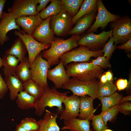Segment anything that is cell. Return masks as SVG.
<instances>
[{
    "label": "cell",
    "mask_w": 131,
    "mask_h": 131,
    "mask_svg": "<svg viewBox=\"0 0 131 131\" xmlns=\"http://www.w3.org/2000/svg\"><path fill=\"white\" fill-rule=\"evenodd\" d=\"M131 101V95H129L123 97L120 100L119 104L123 102Z\"/></svg>",
    "instance_id": "cell-46"
},
{
    "label": "cell",
    "mask_w": 131,
    "mask_h": 131,
    "mask_svg": "<svg viewBox=\"0 0 131 131\" xmlns=\"http://www.w3.org/2000/svg\"><path fill=\"white\" fill-rule=\"evenodd\" d=\"M16 19L12 17L8 12H3L0 22V44L2 45L9 39L7 35L10 31L14 29L21 30L16 24Z\"/></svg>",
    "instance_id": "cell-16"
},
{
    "label": "cell",
    "mask_w": 131,
    "mask_h": 131,
    "mask_svg": "<svg viewBox=\"0 0 131 131\" xmlns=\"http://www.w3.org/2000/svg\"><path fill=\"white\" fill-rule=\"evenodd\" d=\"M39 5L36 7V10L38 13L44 9L48 3L51 1L50 0H37Z\"/></svg>",
    "instance_id": "cell-41"
},
{
    "label": "cell",
    "mask_w": 131,
    "mask_h": 131,
    "mask_svg": "<svg viewBox=\"0 0 131 131\" xmlns=\"http://www.w3.org/2000/svg\"><path fill=\"white\" fill-rule=\"evenodd\" d=\"M99 82L97 80L83 81L72 78L62 88L70 90L73 95L79 97L88 96L94 99L98 98Z\"/></svg>",
    "instance_id": "cell-4"
},
{
    "label": "cell",
    "mask_w": 131,
    "mask_h": 131,
    "mask_svg": "<svg viewBox=\"0 0 131 131\" xmlns=\"http://www.w3.org/2000/svg\"><path fill=\"white\" fill-rule=\"evenodd\" d=\"M97 0H83L81 8L77 14L72 19V25L83 16L88 14L92 11L97 9Z\"/></svg>",
    "instance_id": "cell-27"
},
{
    "label": "cell",
    "mask_w": 131,
    "mask_h": 131,
    "mask_svg": "<svg viewBox=\"0 0 131 131\" xmlns=\"http://www.w3.org/2000/svg\"><path fill=\"white\" fill-rule=\"evenodd\" d=\"M105 74L106 76L108 81H113V74L110 71L108 70L106 72Z\"/></svg>",
    "instance_id": "cell-45"
},
{
    "label": "cell",
    "mask_w": 131,
    "mask_h": 131,
    "mask_svg": "<svg viewBox=\"0 0 131 131\" xmlns=\"http://www.w3.org/2000/svg\"><path fill=\"white\" fill-rule=\"evenodd\" d=\"M117 90L116 86L112 81H107L103 83L99 82L98 91V97H102L109 96L116 92Z\"/></svg>",
    "instance_id": "cell-31"
},
{
    "label": "cell",
    "mask_w": 131,
    "mask_h": 131,
    "mask_svg": "<svg viewBox=\"0 0 131 131\" xmlns=\"http://www.w3.org/2000/svg\"><path fill=\"white\" fill-rule=\"evenodd\" d=\"M119 112L125 115L130 114L131 111V103L129 101L122 102L118 106Z\"/></svg>",
    "instance_id": "cell-38"
},
{
    "label": "cell",
    "mask_w": 131,
    "mask_h": 131,
    "mask_svg": "<svg viewBox=\"0 0 131 131\" xmlns=\"http://www.w3.org/2000/svg\"><path fill=\"white\" fill-rule=\"evenodd\" d=\"M91 120L92 121L91 125L94 131H104L108 127L105 123L100 114L94 115Z\"/></svg>",
    "instance_id": "cell-34"
},
{
    "label": "cell",
    "mask_w": 131,
    "mask_h": 131,
    "mask_svg": "<svg viewBox=\"0 0 131 131\" xmlns=\"http://www.w3.org/2000/svg\"><path fill=\"white\" fill-rule=\"evenodd\" d=\"M51 66L48 61L43 58L41 53L37 56L30 66L32 79L44 89L48 86L47 74Z\"/></svg>",
    "instance_id": "cell-7"
},
{
    "label": "cell",
    "mask_w": 131,
    "mask_h": 131,
    "mask_svg": "<svg viewBox=\"0 0 131 131\" xmlns=\"http://www.w3.org/2000/svg\"><path fill=\"white\" fill-rule=\"evenodd\" d=\"M5 75L4 81L10 90L9 96L12 101L15 100L18 93L24 90L23 83L17 77L16 74L12 75L6 73Z\"/></svg>",
    "instance_id": "cell-20"
},
{
    "label": "cell",
    "mask_w": 131,
    "mask_h": 131,
    "mask_svg": "<svg viewBox=\"0 0 131 131\" xmlns=\"http://www.w3.org/2000/svg\"><path fill=\"white\" fill-rule=\"evenodd\" d=\"M63 9L60 0H52L49 5L39 14L41 19L44 20L50 16L57 15Z\"/></svg>",
    "instance_id": "cell-25"
},
{
    "label": "cell",
    "mask_w": 131,
    "mask_h": 131,
    "mask_svg": "<svg viewBox=\"0 0 131 131\" xmlns=\"http://www.w3.org/2000/svg\"><path fill=\"white\" fill-rule=\"evenodd\" d=\"M63 131H70L68 130H65Z\"/></svg>",
    "instance_id": "cell-52"
},
{
    "label": "cell",
    "mask_w": 131,
    "mask_h": 131,
    "mask_svg": "<svg viewBox=\"0 0 131 131\" xmlns=\"http://www.w3.org/2000/svg\"><path fill=\"white\" fill-rule=\"evenodd\" d=\"M38 14L36 15L23 16L16 19V24L26 33L32 35L42 21Z\"/></svg>",
    "instance_id": "cell-17"
},
{
    "label": "cell",
    "mask_w": 131,
    "mask_h": 131,
    "mask_svg": "<svg viewBox=\"0 0 131 131\" xmlns=\"http://www.w3.org/2000/svg\"><path fill=\"white\" fill-rule=\"evenodd\" d=\"M52 16L42 20L33 32L32 36L41 43L50 45L54 39V33L51 28L50 22Z\"/></svg>",
    "instance_id": "cell-13"
},
{
    "label": "cell",
    "mask_w": 131,
    "mask_h": 131,
    "mask_svg": "<svg viewBox=\"0 0 131 131\" xmlns=\"http://www.w3.org/2000/svg\"><path fill=\"white\" fill-rule=\"evenodd\" d=\"M15 73L17 77L23 83L32 79V74L28 58L25 57L24 59L18 65Z\"/></svg>",
    "instance_id": "cell-26"
},
{
    "label": "cell",
    "mask_w": 131,
    "mask_h": 131,
    "mask_svg": "<svg viewBox=\"0 0 131 131\" xmlns=\"http://www.w3.org/2000/svg\"><path fill=\"white\" fill-rule=\"evenodd\" d=\"M2 60V66L4 67L3 69L4 73L15 74L16 70L19 61V60L13 55L5 54Z\"/></svg>",
    "instance_id": "cell-28"
},
{
    "label": "cell",
    "mask_w": 131,
    "mask_h": 131,
    "mask_svg": "<svg viewBox=\"0 0 131 131\" xmlns=\"http://www.w3.org/2000/svg\"><path fill=\"white\" fill-rule=\"evenodd\" d=\"M112 36L115 45L122 43L131 38V19L126 16L111 22Z\"/></svg>",
    "instance_id": "cell-6"
},
{
    "label": "cell",
    "mask_w": 131,
    "mask_h": 131,
    "mask_svg": "<svg viewBox=\"0 0 131 131\" xmlns=\"http://www.w3.org/2000/svg\"><path fill=\"white\" fill-rule=\"evenodd\" d=\"M119 104L116 105L105 110L102 111L100 114L105 124L107 125L108 121H112L119 112Z\"/></svg>",
    "instance_id": "cell-32"
},
{
    "label": "cell",
    "mask_w": 131,
    "mask_h": 131,
    "mask_svg": "<svg viewBox=\"0 0 131 131\" xmlns=\"http://www.w3.org/2000/svg\"><path fill=\"white\" fill-rule=\"evenodd\" d=\"M15 131H28L23 127L22 126L19 124L16 125Z\"/></svg>",
    "instance_id": "cell-48"
},
{
    "label": "cell",
    "mask_w": 131,
    "mask_h": 131,
    "mask_svg": "<svg viewBox=\"0 0 131 131\" xmlns=\"http://www.w3.org/2000/svg\"><path fill=\"white\" fill-rule=\"evenodd\" d=\"M58 114L46 110L43 119L39 120V127L37 131H60L56 122Z\"/></svg>",
    "instance_id": "cell-19"
},
{
    "label": "cell",
    "mask_w": 131,
    "mask_h": 131,
    "mask_svg": "<svg viewBox=\"0 0 131 131\" xmlns=\"http://www.w3.org/2000/svg\"><path fill=\"white\" fill-rule=\"evenodd\" d=\"M6 1V0H0V22L4 12L3 8Z\"/></svg>",
    "instance_id": "cell-44"
},
{
    "label": "cell",
    "mask_w": 131,
    "mask_h": 131,
    "mask_svg": "<svg viewBox=\"0 0 131 131\" xmlns=\"http://www.w3.org/2000/svg\"><path fill=\"white\" fill-rule=\"evenodd\" d=\"M64 66L62 61L60 60L57 66L53 69L48 70L47 78L53 83L56 88H62L63 85L70 79Z\"/></svg>",
    "instance_id": "cell-15"
},
{
    "label": "cell",
    "mask_w": 131,
    "mask_h": 131,
    "mask_svg": "<svg viewBox=\"0 0 131 131\" xmlns=\"http://www.w3.org/2000/svg\"><path fill=\"white\" fill-rule=\"evenodd\" d=\"M131 74L129 75V81L128 82V84L126 88L127 92L129 93L131 91Z\"/></svg>",
    "instance_id": "cell-49"
},
{
    "label": "cell",
    "mask_w": 131,
    "mask_h": 131,
    "mask_svg": "<svg viewBox=\"0 0 131 131\" xmlns=\"http://www.w3.org/2000/svg\"><path fill=\"white\" fill-rule=\"evenodd\" d=\"M123 97L122 94L116 92L108 96L98 97V98L102 104V111L119 104Z\"/></svg>",
    "instance_id": "cell-30"
},
{
    "label": "cell",
    "mask_w": 131,
    "mask_h": 131,
    "mask_svg": "<svg viewBox=\"0 0 131 131\" xmlns=\"http://www.w3.org/2000/svg\"><path fill=\"white\" fill-rule=\"evenodd\" d=\"M104 131H113L107 128Z\"/></svg>",
    "instance_id": "cell-51"
},
{
    "label": "cell",
    "mask_w": 131,
    "mask_h": 131,
    "mask_svg": "<svg viewBox=\"0 0 131 131\" xmlns=\"http://www.w3.org/2000/svg\"><path fill=\"white\" fill-rule=\"evenodd\" d=\"M69 91L62 93L55 88H50L49 87L45 89L44 92L35 104V114L41 116L45 112L46 107H56L57 113L61 114L64 109L62 105L63 101L67 96Z\"/></svg>",
    "instance_id": "cell-2"
},
{
    "label": "cell",
    "mask_w": 131,
    "mask_h": 131,
    "mask_svg": "<svg viewBox=\"0 0 131 131\" xmlns=\"http://www.w3.org/2000/svg\"><path fill=\"white\" fill-rule=\"evenodd\" d=\"M80 108L78 119L91 120L96 109L93 106L94 99L88 96L80 97Z\"/></svg>",
    "instance_id": "cell-18"
},
{
    "label": "cell",
    "mask_w": 131,
    "mask_h": 131,
    "mask_svg": "<svg viewBox=\"0 0 131 131\" xmlns=\"http://www.w3.org/2000/svg\"><path fill=\"white\" fill-rule=\"evenodd\" d=\"M14 33L20 39L24 44L28 52V62L30 66L41 51L47 49L50 46V45L39 42L34 39L32 35L28 34L22 30L15 31Z\"/></svg>",
    "instance_id": "cell-9"
},
{
    "label": "cell",
    "mask_w": 131,
    "mask_h": 131,
    "mask_svg": "<svg viewBox=\"0 0 131 131\" xmlns=\"http://www.w3.org/2000/svg\"><path fill=\"white\" fill-rule=\"evenodd\" d=\"M81 38L79 35H73L66 40L57 38L50 43L49 49L44 50L41 54L51 66L58 64L60 57L63 54L77 47V42Z\"/></svg>",
    "instance_id": "cell-1"
},
{
    "label": "cell",
    "mask_w": 131,
    "mask_h": 131,
    "mask_svg": "<svg viewBox=\"0 0 131 131\" xmlns=\"http://www.w3.org/2000/svg\"><path fill=\"white\" fill-rule=\"evenodd\" d=\"M37 3V0H15L8 8V12L16 19L23 16L36 15L38 14L36 10Z\"/></svg>",
    "instance_id": "cell-10"
},
{
    "label": "cell",
    "mask_w": 131,
    "mask_h": 131,
    "mask_svg": "<svg viewBox=\"0 0 131 131\" xmlns=\"http://www.w3.org/2000/svg\"><path fill=\"white\" fill-rule=\"evenodd\" d=\"M116 48L119 49H124L129 51H131V38L124 44L117 46Z\"/></svg>",
    "instance_id": "cell-42"
},
{
    "label": "cell",
    "mask_w": 131,
    "mask_h": 131,
    "mask_svg": "<svg viewBox=\"0 0 131 131\" xmlns=\"http://www.w3.org/2000/svg\"><path fill=\"white\" fill-rule=\"evenodd\" d=\"M16 99V102L18 107L23 110L34 108L37 100L34 97L24 90L18 93Z\"/></svg>",
    "instance_id": "cell-24"
},
{
    "label": "cell",
    "mask_w": 131,
    "mask_h": 131,
    "mask_svg": "<svg viewBox=\"0 0 131 131\" xmlns=\"http://www.w3.org/2000/svg\"><path fill=\"white\" fill-rule=\"evenodd\" d=\"M70 77L83 81H88L100 78L103 69L91 62H73L65 66Z\"/></svg>",
    "instance_id": "cell-3"
},
{
    "label": "cell",
    "mask_w": 131,
    "mask_h": 131,
    "mask_svg": "<svg viewBox=\"0 0 131 131\" xmlns=\"http://www.w3.org/2000/svg\"><path fill=\"white\" fill-rule=\"evenodd\" d=\"M100 78V82L101 83H105L108 81L106 76L105 73L101 75Z\"/></svg>",
    "instance_id": "cell-47"
},
{
    "label": "cell",
    "mask_w": 131,
    "mask_h": 131,
    "mask_svg": "<svg viewBox=\"0 0 131 131\" xmlns=\"http://www.w3.org/2000/svg\"><path fill=\"white\" fill-rule=\"evenodd\" d=\"M64 126L61 128L64 130L71 131H93L90 128V121L88 119L81 120L77 118L64 120Z\"/></svg>",
    "instance_id": "cell-22"
},
{
    "label": "cell",
    "mask_w": 131,
    "mask_h": 131,
    "mask_svg": "<svg viewBox=\"0 0 131 131\" xmlns=\"http://www.w3.org/2000/svg\"><path fill=\"white\" fill-rule=\"evenodd\" d=\"M23 87L24 91L37 100L41 97L45 89L39 86L32 79L23 83Z\"/></svg>",
    "instance_id": "cell-29"
},
{
    "label": "cell",
    "mask_w": 131,
    "mask_h": 131,
    "mask_svg": "<svg viewBox=\"0 0 131 131\" xmlns=\"http://www.w3.org/2000/svg\"><path fill=\"white\" fill-rule=\"evenodd\" d=\"M113 30L108 31H103L98 34L93 33H87L80 38L77 42L78 45L88 48L92 51H97L105 45L109 38L112 36Z\"/></svg>",
    "instance_id": "cell-11"
},
{
    "label": "cell",
    "mask_w": 131,
    "mask_h": 131,
    "mask_svg": "<svg viewBox=\"0 0 131 131\" xmlns=\"http://www.w3.org/2000/svg\"><path fill=\"white\" fill-rule=\"evenodd\" d=\"M80 97L73 95L67 96L63 101L65 108L61 114L60 119L64 120L76 118L79 114Z\"/></svg>",
    "instance_id": "cell-14"
},
{
    "label": "cell",
    "mask_w": 131,
    "mask_h": 131,
    "mask_svg": "<svg viewBox=\"0 0 131 131\" xmlns=\"http://www.w3.org/2000/svg\"><path fill=\"white\" fill-rule=\"evenodd\" d=\"M103 55L102 50L92 51L85 46L80 45L77 48L63 54L60 59L66 66L72 62H87L92 57H97Z\"/></svg>",
    "instance_id": "cell-5"
},
{
    "label": "cell",
    "mask_w": 131,
    "mask_h": 131,
    "mask_svg": "<svg viewBox=\"0 0 131 131\" xmlns=\"http://www.w3.org/2000/svg\"><path fill=\"white\" fill-rule=\"evenodd\" d=\"M96 10L92 11L79 19L74 26L71 29L68 35L81 34L90 27L95 17Z\"/></svg>",
    "instance_id": "cell-21"
},
{
    "label": "cell",
    "mask_w": 131,
    "mask_h": 131,
    "mask_svg": "<svg viewBox=\"0 0 131 131\" xmlns=\"http://www.w3.org/2000/svg\"><path fill=\"white\" fill-rule=\"evenodd\" d=\"M20 124L28 131H37L39 127V121L32 118H25L21 121Z\"/></svg>",
    "instance_id": "cell-33"
},
{
    "label": "cell",
    "mask_w": 131,
    "mask_h": 131,
    "mask_svg": "<svg viewBox=\"0 0 131 131\" xmlns=\"http://www.w3.org/2000/svg\"><path fill=\"white\" fill-rule=\"evenodd\" d=\"M2 66V59H1L0 57V68H1Z\"/></svg>",
    "instance_id": "cell-50"
},
{
    "label": "cell",
    "mask_w": 131,
    "mask_h": 131,
    "mask_svg": "<svg viewBox=\"0 0 131 131\" xmlns=\"http://www.w3.org/2000/svg\"><path fill=\"white\" fill-rule=\"evenodd\" d=\"M98 12L95 20L87 31V33H93L100 27L105 28L110 22L115 21L120 18L118 15L113 14L109 12L106 8L101 0L97 1Z\"/></svg>",
    "instance_id": "cell-12"
},
{
    "label": "cell",
    "mask_w": 131,
    "mask_h": 131,
    "mask_svg": "<svg viewBox=\"0 0 131 131\" xmlns=\"http://www.w3.org/2000/svg\"><path fill=\"white\" fill-rule=\"evenodd\" d=\"M64 9L68 12L70 7L74 1V0H61Z\"/></svg>",
    "instance_id": "cell-43"
},
{
    "label": "cell",
    "mask_w": 131,
    "mask_h": 131,
    "mask_svg": "<svg viewBox=\"0 0 131 131\" xmlns=\"http://www.w3.org/2000/svg\"><path fill=\"white\" fill-rule=\"evenodd\" d=\"M27 52L24 42L18 38L15 40L10 48L6 51L5 54L14 56L21 62L24 59Z\"/></svg>",
    "instance_id": "cell-23"
},
{
    "label": "cell",
    "mask_w": 131,
    "mask_h": 131,
    "mask_svg": "<svg viewBox=\"0 0 131 131\" xmlns=\"http://www.w3.org/2000/svg\"><path fill=\"white\" fill-rule=\"evenodd\" d=\"M128 84V82L126 79H120L116 82V87L118 90L121 91L126 88Z\"/></svg>",
    "instance_id": "cell-40"
},
{
    "label": "cell",
    "mask_w": 131,
    "mask_h": 131,
    "mask_svg": "<svg viewBox=\"0 0 131 131\" xmlns=\"http://www.w3.org/2000/svg\"><path fill=\"white\" fill-rule=\"evenodd\" d=\"M114 41L112 36L109 38L108 41L105 45L102 50L103 56L110 58L112 54L116 48V45L114 44Z\"/></svg>",
    "instance_id": "cell-35"
},
{
    "label": "cell",
    "mask_w": 131,
    "mask_h": 131,
    "mask_svg": "<svg viewBox=\"0 0 131 131\" xmlns=\"http://www.w3.org/2000/svg\"><path fill=\"white\" fill-rule=\"evenodd\" d=\"M8 90L6 84L0 74V100L3 99Z\"/></svg>",
    "instance_id": "cell-39"
},
{
    "label": "cell",
    "mask_w": 131,
    "mask_h": 131,
    "mask_svg": "<svg viewBox=\"0 0 131 131\" xmlns=\"http://www.w3.org/2000/svg\"><path fill=\"white\" fill-rule=\"evenodd\" d=\"M110 58L104 56H99L96 59H93L90 62L94 65L98 66L101 68H110L111 65L109 62Z\"/></svg>",
    "instance_id": "cell-36"
},
{
    "label": "cell",
    "mask_w": 131,
    "mask_h": 131,
    "mask_svg": "<svg viewBox=\"0 0 131 131\" xmlns=\"http://www.w3.org/2000/svg\"><path fill=\"white\" fill-rule=\"evenodd\" d=\"M72 16L63 9L57 15L52 16L50 25L54 33L58 36L68 35L71 29Z\"/></svg>",
    "instance_id": "cell-8"
},
{
    "label": "cell",
    "mask_w": 131,
    "mask_h": 131,
    "mask_svg": "<svg viewBox=\"0 0 131 131\" xmlns=\"http://www.w3.org/2000/svg\"><path fill=\"white\" fill-rule=\"evenodd\" d=\"M83 0H74L68 12L73 17L78 13Z\"/></svg>",
    "instance_id": "cell-37"
}]
</instances>
